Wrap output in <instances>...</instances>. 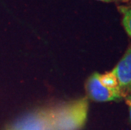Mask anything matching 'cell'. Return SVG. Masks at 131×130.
I'll return each instance as SVG.
<instances>
[{
  "label": "cell",
  "mask_w": 131,
  "mask_h": 130,
  "mask_svg": "<svg viewBox=\"0 0 131 130\" xmlns=\"http://www.w3.org/2000/svg\"><path fill=\"white\" fill-rule=\"evenodd\" d=\"M8 130H53L51 110H41L28 114Z\"/></svg>",
  "instance_id": "cell-3"
},
{
  "label": "cell",
  "mask_w": 131,
  "mask_h": 130,
  "mask_svg": "<svg viewBox=\"0 0 131 130\" xmlns=\"http://www.w3.org/2000/svg\"><path fill=\"white\" fill-rule=\"evenodd\" d=\"M100 74L94 73L85 83L88 98L97 102H108L119 101L124 97L119 90H111L105 87L99 79Z\"/></svg>",
  "instance_id": "cell-2"
},
{
  "label": "cell",
  "mask_w": 131,
  "mask_h": 130,
  "mask_svg": "<svg viewBox=\"0 0 131 130\" xmlns=\"http://www.w3.org/2000/svg\"><path fill=\"white\" fill-rule=\"evenodd\" d=\"M99 79L102 84L104 85L105 87L108 88V89L120 90L118 79H117L115 74H114V72L113 70L110 72H107V73L103 74H100Z\"/></svg>",
  "instance_id": "cell-6"
},
{
  "label": "cell",
  "mask_w": 131,
  "mask_h": 130,
  "mask_svg": "<svg viewBox=\"0 0 131 130\" xmlns=\"http://www.w3.org/2000/svg\"><path fill=\"white\" fill-rule=\"evenodd\" d=\"M96 1H101L104 3H123V4H128L129 0H96Z\"/></svg>",
  "instance_id": "cell-8"
},
{
  "label": "cell",
  "mask_w": 131,
  "mask_h": 130,
  "mask_svg": "<svg viewBox=\"0 0 131 130\" xmlns=\"http://www.w3.org/2000/svg\"><path fill=\"white\" fill-rule=\"evenodd\" d=\"M129 2H131V0H129Z\"/></svg>",
  "instance_id": "cell-9"
},
{
  "label": "cell",
  "mask_w": 131,
  "mask_h": 130,
  "mask_svg": "<svg viewBox=\"0 0 131 130\" xmlns=\"http://www.w3.org/2000/svg\"><path fill=\"white\" fill-rule=\"evenodd\" d=\"M118 10L122 15V25L124 30L129 37H131V6L118 5Z\"/></svg>",
  "instance_id": "cell-5"
},
{
  "label": "cell",
  "mask_w": 131,
  "mask_h": 130,
  "mask_svg": "<svg viewBox=\"0 0 131 130\" xmlns=\"http://www.w3.org/2000/svg\"><path fill=\"white\" fill-rule=\"evenodd\" d=\"M125 101H126V104L128 106V108H129V121L131 123V93L129 95H128L125 96Z\"/></svg>",
  "instance_id": "cell-7"
},
{
  "label": "cell",
  "mask_w": 131,
  "mask_h": 130,
  "mask_svg": "<svg viewBox=\"0 0 131 130\" xmlns=\"http://www.w3.org/2000/svg\"><path fill=\"white\" fill-rule=\"evenodd\" d=\"M88 109V100L84 97L51 110L53 130H80L87 119Z\"/></svg>",
  "instance_id": "cell-1"
},
{
  "label": "cell",
  "mask_w": 131,
  "mask_h": 130,
  "mask_svg": "<svg viewBox=\"0 0 131 130\" xmlns=\"http://www.w3.org/2000/svg\"><path fill=\"white\" fill-rule=\"evenodd\" d=\"M113 71L118 79L122 95L125 97L131 93V45Z\"/></svg>",
  "instance_id": "cell-4"
}]
</instances>
